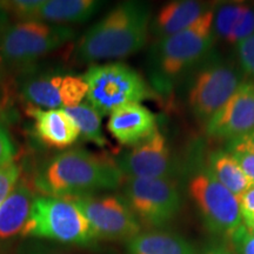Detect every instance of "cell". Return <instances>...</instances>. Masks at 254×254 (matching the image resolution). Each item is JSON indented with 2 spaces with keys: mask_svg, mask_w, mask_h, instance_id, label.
I'll return each instance as SVG.
<instances>
[{
  "mask_svg": "<svg viewBox=\"0 0 254 254\" xmlns=\"http://www.w3.org/2000/svg\"><path fill=\"white\" fill-rule=\"evenodd\" d=\"M234 254H254V230L241 224L228 236Z\"/></svg>",
  "mask_w": 254,
  "mask_h": 254,
  "instance_id": "obj_25",
  "label": "cell"
},
{
  "mask_svg": "<svg viewBox=\"0 0 254 254\" xmlns=\"http://www.w3.org/2000/svg\"><path fill=\"white\" fill-rule=\"evenodd\" d=\"M254 33V12L249 6H241V11L233 33L228 40L230 44H238Z\"/></svg>",
  "mask_w": 254,
  "mask_h": 254,
  "instance_id": "obj_27",
  "label": "cell"
},
{
  "mask_svg": "<svg viewBox=\"0 0 254 254\" xmlns=\"http://www.w3.org/2000/svg\"><path fill=\"white\" fill-rule=\"evenodd\" d=\"M150 7L140 1H124L94 24L79 40L77 58L84 64L125 58L147 41Z\"/></svg>",
  "mask_w": 254,
  "mask_h": 254,
  "instance_id": "obj_2",
  "label": "cell"
},
{
  "mask_svg": "<svg viewBox=\"0 0 254 254\" xmlns=\"http://www.w3.org/2000/svg\"><path fill=\"white\" fill-rule=\"evenodd\" d=\"M107 129L119 144L135 146L157 131V118L141 104H128L110 114Z\"/></svg>",
  "mask_w": 254,
  "mask_h": 254,
  "instance_id": "obj_14",
  "label": "cell"
},
{
  "mask_svg": "<svg viewBox=\"0 0 254 254\" xmlns=\"http://www.w3.org/2000/svg\"><path fill=\"white\" fill-rule=\"evenodd\" d=\"M20 234L82 247L97 241L87 219L72 199L47 195L34 199Z\"/></svg>",
  "mask_w": 254,
  "mask_h": 254,
  "instance_id": "obj_3",
  "label": "cell"
},
{
  "mask_svg": "<svg viewBox=\"0 0 254 254\" xmlns=\"http://www.w3.org/2000/svg\"><path fill=\"white\" fill-rule=\"evenodd\" d=\"M100 6L101 2L95 0H45L38 20L59 26L85 23L97 13Z\"/></svg>",
  "mask_w": 254,
  "mask_h": 254,
  "instance_id": "obj_18",
  "label": "cell"
},
{
  "mask_svg": "<svg viewBox=\"0 0 254 254\" xmlns=\"http://www.w3.org/2000/svg\"><path fill=\"white\" fill-rule=\"evenodd\" d=\"M21 168L15 161L0 167V207L19 182Z\"/></svg>",
  "mask_w": 254,
  "mask_h": 254,
  "instance_id": "obj_26",
  "label": "cell"
},
{
  "mask_svg": "<svg viewBox=\"0 0 254 254\" xmlns=\"http://www.w3.org/2000/svg\"><path fill=\"white\" fill-rule=\"evenodd\" d=\"M68 199L87 219L97 240L129 241L141 233L140 222L120 196L88 194Z\"/></svg>",
  "mask_w": 254,
  "mask_h": 254,
  "instance_id": "obj_8",
  "label": "cell"
},
{
  "mask_svg": "<svg viewBox=\"0 0 254 254\" xmlns=\"http://www.w3.org/2000/svg\"><path fill=\"white\" fill-rule=\"evenodd\" d=\"M213 138L234 140L254 129V82L243 81L230 100L207 122Z\"/></svg>",
  "mask_w": 254,
  "mask_h": 254,
  "instance_id": "obj_13",
  "label": "cell"
},
{
  "mask_svg": "<svg viewBox=\"0 0 254 254\" xmlns=\"http://www.w3.org/2000/svg\"><path fill=\"white\" fill-rule=\"evenodd\" d=\"M9 25V14L6 11V8L2 5V1H0V38H1L2 33H4L6 28Z\"/></svg>",
  "mask_w": 254,
  "mask_h": 254,
  "instance_id": "obj_32",
  "label": "cell"
},
{
  "mask_svg": "<svg viewBox=\"0 0 254 254\" xmlns=\"http://www.w3.org/2000/svg\"><path fill=\"white\" fill-rule=\"evenodd\" d=\"M238 57L244 73L254 82V33L238 43Z\"/></svg>",
  "mask_w": 254,
  "mask_h": 254,
  "instance_id": "obj_28",
  "label": "cell"
},
{
  "mask_svg": "<svg viewBox=\"0 0 254 254\" xmlns=\"http://www.w3.org/2000/svg\"><path fill=\"white\" fill-rule=\"evenodd\" d=\"M207 11L202 2L194 0L168 2L160 8L154 19V34L163 39L185 31Z\"/></svg>",
  "mask_w": 254,
  "mask_h": 254,
  "instance_id": "obj_17",
  "label": "cell"
},
{
  "mask_svg": "<svg viewBox=\"0 0 254 254\" xmlns=\"http://www.w3.org/2000/svg\"><path fill=\"white\" fill-rule=\"evenodd\" d=\"M15 147L7 129L0 123V167L14 161Z\"/></svg>",
  "mask_w": 254,
  "mask_h": 254,
  "instance_id": "obj_30",
  "label": "cell"
},
{
  "mask_svg": "<svg viewBox=\"0 0 254 254\" xmlns=\"http://www.w3.org/2000/svg\"><path fill=\"white\" fill-rule=\"evenodd\" d=\"M241 73L232 64L214 62L205 66L193 81L189 104L196 118L207 123L236 93Z\"/></svg>",
  "mask_w": 254,
  "mask_h": 254,
  "instance_id": "obj_11",
  "label": "cell"
},
{
  "mask_svg": "<svg viewBox=\"0 0 254 254\" xmlns=\"http://www.w3.org/2000/svg\"><path fill=\"white\" fill-rule=\"evenodd\" d=\"M246 138H247V140L250 141V144L253 146V148H254V129L252 132L250 133V134H247V135H245Z\"/></svg>",
  "mask_w": 254,
  "mask_h": 254,
  "instance_id": "obj_34",
  "label": "cell"
},
{
  "mask_svg": "<svg viewBox=\"0 0 254 254\" xmlns=\"http://www.w3.org/2000/svg\"><path fill=\"white\" fill-rule=\"evenodd\" d=\"M209 173L238 199L254 187L239 164L227 151H217L209 158Z\"/></svg>",
  "mask_w": 254,
  "mask_h": 254,
  "instance_id": "obj_20",
  "label": "cell"
},
{
  "mask_svg": "<svg viewBox=\"0 0 254 254\" xmlns=\"http://www.w3.org/2000/svg\"><path fill=\"white\" fill-rule=\"evenodd\" d=\"M45 0H9L2 1V5L9 15H13L19 21L38 20V14Z\"/></svg>",
  "mask_w": 254,
  "mask_h": 254,
  "instance_id": "obj_24",
  "label": "cell"
},
{
  "mask_svg": "<svg viewBox=\"0 0 254 254\" xmlns=\"http://www.w3.org/2000/svg\"><path fill=\"white\" fill-rule=\"evenodd\" d=\"M189 190L211 232L228 237L243 224L239 199L209 171L196 174L190 182Z\"/></svg>",
  "mask_w": 254,
  "mask_h": 254,
  "instance_id": "obj_9",
  "label": "cell"
},
{
  "mask_svg": "<svg viewBox=\"0 0 254 254\" xmlns=\"http://www.w3.org/2000/svg\"><path fill=\"white\" fill-rule=\"evenodd\" d=\"M81 77L87 84L86 101L101 117L153 97L144 78L124 63L94 64Z\"/></svg>",
  "mask_w": 254,
  "mask_h": 254,
  "instance_id": "obj_4",
  "label": "cell"
},
{
  "mask_svg": "<svg viewBox=\"0 0 254 254\" xmlns=\"http://www.w3.org/2000/svg\"><path fill=\"white\" fill-rule=\"evenodd\" d=\"M124 200L140 225L161 227L176 217L180 208V194L172 179L125 178Z\"/></svg>",
  "mask_w": 254,
  "mask_h": 254,
  "instance_id": "obj_7",
  "label": "cell"
},
{
  "mask_svg": "<svg viewBox=\"0 0 254 254\" xmlns=\"http://www.w3.org/2000/svg\"><path fill=\"white\" fill-rule=\"evenodd\" d=\"M20 94L30 107L65 110L84 103L87 84L81 75L50 71L26 75L20 84Z\"/></svg>",
  "mask_w": 254,
  "mask_h": 254,
  "instance_id": "obj_10",
  "label": "cell"
},
{
  "mask_svg": "<svg viewBox=\"0 0 254 254\" xmlns=\"http://www.w3.org/2000/svg\"><path fill=\"white\" fill-rule=\"evenodd\" d=\"M243 4H227L219 8L217 17L214 18V30L219 37L228 41L233 33L234 27L239 18Z\"/></svg>",
  "mask_w": 254,
  "mask_h": 254,
  "instance_id": "obj_23",
  "label": "cell"
},
{
  "mask_svg": "<svg viewBox=\"0 0 254 254\" xmlns=\"http://www.w3.org/2000/svg\"><path fill=\"white\" fill-rule=\"evenodd\" d=\"M227 152L233 155L244 174L254 186V148L246 136L228 142Z\"/></svg>",
  "mask_w": 254,
  "mask_h": 254,
  "instance_id": "obj_22",
  "label": "cell"
},
{
  "mask_svg": "<svg viewBox=\"0 0 254 254\" xmlns=\"http://www.w3.org/2000/svg\"><path fill=\"white\" fill-rule=\"evenodd\" d=\"M36 198L33 186L19 180L0 207V240L21 233Z\"/></svg>",
  "mask_w": 254,
  "mask_h": 254,
  "instance_id": "obj_16",
  "label": "cell"
},
{
  "mask_svg": "<svg viewBox=\"0 0 254 254\" xmlns=\"http://www.w3.org/2000/svg\"><path fill=\"white\" fill-rule=\"evenodd\" d=\"M64 111L75 124L80 136L85 140L97 145L98 147H105L107 145V139L105 138L101 128V116L87 101Z\"/></svg>",
  "mask_w": 254,
  "mask_h": 254,
  "instance_id": "obj_21",
  "label": "cell"
},
{
  "mask_svg": "<svg viewBox=\"0 0 254 254\" xmlns=\"http://www.w3.org/2000/svg\"><path fill=\"white\" fill-rule=\"evenodd\" d=\"M124 179L116 158L71 148L44 161L34 173L32 186L47 196L75 198L116 190Z\"/></svg>",
  "mask_w": 254,
  "mask_h": 254,
  "instance_id": "obj_1",
  "label": "cell"
},
{
  "mask_svg": "<svg viewBox=\"0 0 254 254\" xmlns=\"http://www.w3.org/2000/svg\"><path fill=\"white\" fill-rule=\"evenodd\" d=\"M214 13L208 9L185 31L159 40L154 59L160 78L171 79L198 63L213 44Z\"/></svg>",
  "mask_w": 254,
  "mask_h": 254,
  "instance_id": "obj_6",
  "label": "cell"
},
{
  "mask_svg": "<svg viewBox=\"0 0 254 254\" xmlns=\"http://www.w3.org/2000/svg\"><path fill=\"white\" fill-rule=\"evenodd\" d=\"M239 206L243 224L254 230V187L240 196Z\"/></svg>",
  "mask_w": 254,
  "mask_h": 254,
  "instance_id": "obj_29",
  "label": "cell"
},
{
  "mask_svg": "<svg viewBox=\"0 0 254 254\" xmlns=\"http://www.w3.org/2000/svg\"><path fill=\"white\" fill-rule=\"evenodd\" d=\"M128 254H195V250L180 236L167 232L139 233L127 243Z\"/></svg>",
  "mask_w": 254,
  "mask_h": 254,
  "instance_id": "obj_19",
  "label": "cell"
},
{
  "mask_svg": "<svg viewBox=\"0 0 254 254\" xmlns=\"http://www.w3.org/2000/svg\"><path fill=\"white\" fill-rule=\"evenodd\" d=\"M116 163L125 178L171 179L173 165L166 138L157 129L140 144L133 146L116 158Z\"/></svg>",
  "mask_w": 254,
  "mask_h": 254,
  "instance_id": "obj_12",
  "label": "cell"
},
{
  "mask_svg": "<svg viewBox=\"0 0 254 254\" xmlns=\"http://www.w3.org/2000/svg\"><path fill=\"white\" fill-rule=\"evenodd\" d=\"M27 112L34 120V135L46 147L65 150L74 145L80 138L78 127L64 110L30 107Z\"/></svg>",
  "mask_w": 254,
  "mask_h": 254,
  "instance_id": "obj_15",
  "label": "cell"
},
{
  "mask_svg": "<svg viewBox=\"0 0 254 254\" xmlns=\"http://www.w3.org/2000/svg\"><path fill=\"white\" fill-rule=\"evenodd\" d=\"M201 254H234V252L227 246L215 245V246L209 247V249L206 250L205 252Z\"/></svg>",
  "mask_w": 254,
  "mask_h": 254,
  "instance_id": "obj_33",
  "label": "cell"
},
{
  "mask_svg": "<svg viewBox=\"0 0 254 254\" xmlns=\"http://www.w3.org/2000/svg\"><path fill=\"white\" fill-rule=\"evenodd\" d=\"M23 254H73L66 251H60L55 249H49L43 245H32L26 246L23 250Z\"/></svg>",
  "mask_w": 254,
  "mask_h": 254,
  "instance_id": "obj_31",
  "label": "cell"
},
{
  "mask_svg": "<svg viewBox=\"0 0 254 254\" xmlns=\"http://www.w3.org/2000/svg\"><path fill=\"white\" fill-rule=\"evenodd\" d=\"M74 37L75 31L71 27L41 20L9 24L0 38V59L11 66H27Z\"/></svg>",
  "mask_w": 254,
  "mask_h": 254,
  "instance_id": "obj_5",
  "label": "cell"
}]
</instances>
